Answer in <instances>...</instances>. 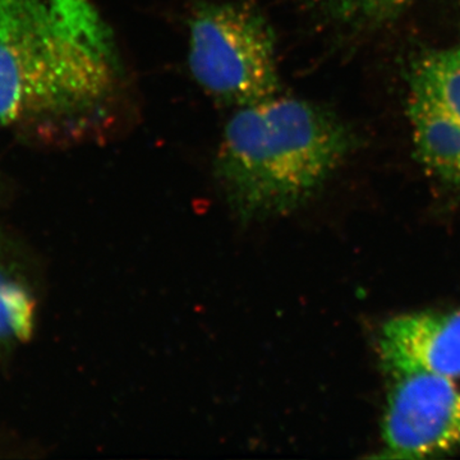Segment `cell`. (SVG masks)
Masks as SVG:
<instances>
[{
  "mask_svg": "<svg viewBox=\"0 0 460 460\" xmlns=\"http://www.w3.org/2000/svg\"><path fill=\"white\" fill-rule=\"evenodd\" d=\"M90 0H0V131L60 144L111 114L123 78Z\"/></svg>",
  "mask_w": 460,
  "mask_h": 460,
  "instance_id": "cell-1",
  "label": "cell"
},
{
  "mask_svg": "<svg viewBox=\"0 0 460 460\" xmlns=\"http://www.w3.org/2000/svg\"><path fill=\"white\" fill-rule=\"evenodd\" d=\"M349 146L334 115L277 93L233 111L215 154V180L238 219L261 222L313 198Z\"/></svg>",
  "mask_w": 460,
  "mask_h": 460,
  "instance_id": "cell-2",
  "label": "cell"
},
{
  "mask_svg": "<svg viewBox=\"0 0 460 460\" xmlns=\"http://www.w3.org/2000/svg\"><path fill=\"white\" fill-rule=\"evenodd\" d=\"M189 66L217 102L241 108L279 93L277 38L255 0H202L189 18Z\"/></svg>",
  "mask_w": 460,
  "mask_h": 460,
  "instance_id": "cell-3",
  "label": "cell"
},
{
  "mask_svg": "<svg viewBox=\"0 0 460 460\" xmlns=\"http://www.w3.org/2000/svg\"><path fill=\"white\" fill-rule=\"evenodd\" d=\"M380 458L426 459L460 450V378L389 376Z\"/></svg>",
  "mask_w": 460,
  "mask_h": 460,
  "instance_id": "cell-4",
  "label": "cell"
},
{
  "mask_svg": "<svg viewBox=\"0 0 460 460\" xmlns=\"http://www.w3.org/2000/svg\"><path fill=\"white\" fill-rule=\"evenodd\" d=\"M378 354L387 376L420 372L460 378V310L387 320L378 334Z\"/></svg>",
  "mask_w": 460,
  "mask_h": 460,
  "instance_id": "cell-5",
  "label": "cell"
},
{
  "mask_svg": "<svg viewBox=\"0 0 460 460\" xmlns=\"http://www.w3.org/2000/svg\"><path fill=\"white\" fill-rule=\"evenodd\" d=\"M36 317L38 296L29 260L16 238L0 226V359L31 339Z\"/></svg>",
  "mask_w": 460,
  "mask_h": 460,
  "instance_id": "cell-6",
  "label": "cell"
},
{
  "mask_svg": "<svg viewBox=\"0 0 460 460\" xmlns=\"http://www.w3.org/2000/svg\"><path fill=\"white\" fill-rule=\"evenodd\" d=\"M410 118L420 162L460 189V123L431 91L411 81Z\"/></svg>",
  "mask_w": 460,
  "mask_h": 460,
  "instance_id": "cell-7",
  "label": "cell"
},
{
  "mask_svg": "<svg viewBox=\"0 0 460 460\" xmlns=\"http://www.w3.org/2000/svg\"><path fill=\"white\" fill-rule=\"evenodd\" d=\"M411 81L431 91L460 123V47L423 57Z\"/></svg>",
  "mask_w": 460,
  "mask_h": 460,
  "instance_id": "cell-8",
  "label": "cell"
},
{
  "mask_svg": "<svg viewBox=\"0 0 460 460\" xmlns=\"http://www.w3.org/2000/svg\"><path fill=\"white\" fill-rule=\"evenodd\" d=\"M410 0H328L330 12L345 22L377 23L399 13Z\"/></svg>",
  "mask_w": 460,
  "mask_h": 460,
  "instance_id": "cell-9",
  "label": "cell"
}]
</instances>
